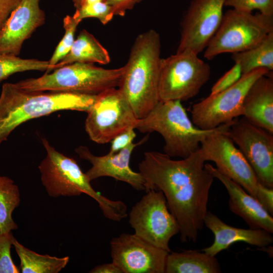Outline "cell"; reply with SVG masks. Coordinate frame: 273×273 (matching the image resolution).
Instances as JSON below:
<instances>
[{"label":"cell","mask_w":273,"mask_h":273,"mask_svg":"<svg viewBox=\"0 0 273 273\" xmlns=\"http://www.w3.org/2000/svg\"><path fill=\"white\" fill-rule=\"evenodd\" d=\"M228 134L263 186L273 189V135L244 117L235 119Z\"/></svg>","instance_id":"13"},{"label":"cell","mask_w":273,"mask_h":273,"mask_svg":"<svg viewBox=\"0 0 273 273\" xmlns=\"http://www.w3.org/2000/svg\"><path fill=\"white\" fill-rule=\"evenodd\" d=\"M188 50L161 58L159 101H187L195 97L208 81L210 66Z\"/></svg>","instance_id":"8"},{"label":"cell","mask_w":273,"mask_h":273,"mask_svg":"<svg viewBox=\"0 0 273 273\" xmlns=\"http://www.w3.org/2000/svg\"><path fill=\"white\" fill-rule=\"evenodd\" d=\"M225 0H192L181 22L176 52L188 50L198 55L218 29Z\"/></svg>","instance_id":"14"},{"label":"cell","mask_w":273,"mask_h":273,"mask_svg":"<svg viewBox=\"0 0 273 273\" xmlns=\"http://www.w3.org/2000/svg\"><path fill=\"white\" fill-rule=\"evenodd\" d=\"M242 75L240 65L236 63L213 85L210 95H214L227 89L236 83Z\"/></svg>","instance_id":"31"},{"label":"cell","mask_w":273,"mask_h":273,"mask_svg":"<svg viewBox=\"0 0 273 273\" xmlns=\"http://www.w3.org/2000/svg\"><path fill=\"white\" fill-rule=\"evenodd\" d=\"M219 263L215 256L204 252L186 250L168 253L166 260L165 273H219Z\"/></svg>","instance_id":"21"},{"label":"cell","mask_w":273,"mask_h":273,"mask_svg":"<svg viewBox=\"0 0 273 273\" xmlns=\"http://www.w3.org/2000/svg\"><path fill=\"white\" fill-rule=\"evenodd\" d=\"M272 31L273 16L229 10L205 48L204 57L211 60L221 54L246 51L259 44Z\"/></svg>","instance_id":"7"},{"label":"cell","mask_w":273,"mask_h":273,"mask_svg":"<svg viewBox=\"0 0 273 273\" xmlns=\"http://www.w3.org/2000/svg\"><path fill=\"white\" fill-rule=\"evenodd\" d=\"M225 6L245 12L257 10L267 16H273V0H225Z\"/></svg>","instance_id":"29"},{"label":"cell","mask_w":273,"mask_h":273,"mask_svg":"<svg viewBox=\"0 0 273 273\" xmlns=\"http://www.w3.org/2000/svg\"><path fill=\"white\" fill-rule=\"evenodd\" d=\"M49 61L22 59L17 56L0 54V82L17 72L30 70L48 71Z\"/></svg>","instance_id":"26"},{"label":"cell","mask_w":273,"mask_h":273,"mask_svg":"<svg viewBox=\"0 0 273 273\" xmlns=\"http://www.w3.org/2000/svg\"><path fill=\"white\" fill-rule=\"evenodd\" d=\"M148 135L136 143H132L119 152L104 156H96L83 146L75 151L81 159L90 163L92 166L85 173L90 181L103 176L113 177L127 183L136 191H145V180L140 172L131 169L130 156L134 149L148 140Z\"/></svg>","instance_id":"16"},{"label":"cell","mask_w":273,"mask_h":273,"mask_svg":"<svg viewBox=\"0 0 273 273\" xmlns=\"http://www.w3.org/2000/svg\"><path fill=\"white\" fill-rule=\"evenodd\" d=\"M14 238L12 232L0 235V273L20 272V269L15 265L11 256Z\"/></svg>","instance_id":"30"},{"label":"cell","mask_w":273,"mask_h":273,"mask_svg":"<svg viewBox=\"0 0 273 273\" xmlns=\"http://www.w3.org/2000/svg\"><path fill=\"white\" fill-rule=\"evenodd\" d=\"M41 141L47 154L38 169L41 183L50 196H76L84 193L97 201L107 218L120 221L127 217L124 202L112 200L96 192L75 160L58 151L46 138Z\"/></svg>","instance_id":"4"},{"label":"cell","mask_w":273,"mask_h":273,"mask_svg":"<svg viewBox=\"0 0 273 273\" xmlns=\"http://www.w3.org/2000/svg\"><path fill=\"white\" fill-rule=\"evenodd\" d=\"M256 199L262 207L271 215H273V189L267 188L259 184Z\"/></svg>","instance_id":"33"},{"label":"cell","mask_w":273,"mask_h":273,"mask_svg":"<svg viewBox=\"0 0 273 273\" xmlns=\"http://www.w3.org/2000/svg\"><path fill=\"white\" fill-rule=\"evenodd\" d=\"M85 121V130L93 142L104 144L118 134L135 128L138 119L129 102L116 87L97 95Z\"/></svg>","instance_id":"9"},{"label":"cell","mask_w":273,"mask_h":273,"mask_svg":"<svg viewBox=\"0 0 273 273\" xmlns=\"http://www.w3.org/2000/svg\"><path fill=\"white\" fill-rule=\"evenodd\" d=\"M20 203L19 188L11 178L0 175V235L17 230L12 213Z\"/></svg>","instance_id":"25"},{"label":"cell","mask_w":273,"mask_h":273,"mask_svg":"<svg viewBox=\"0 0 273 273\" xmlns=\"http://www.w3.org/2000/svg\"><path fill=\"white\" fill-rule=\"evenodd\" d=\"M160 54V35L155 30L150 29L136 37L124 66L117 88L138 119L146 117L159 102Z\"/></svg>","instance_id":"2"},{"label":"cell","mask_w":273,"mask_h":273,"mask_svg":"<svg viewBox=\"0 0 273 273\" xmlns=\"http://www.w3.org/2000/svg\"><path fill=\"white\" fill-rule=\"evenodd\" d=\"M97 96L73 93L29 92L15 83L3 85L0 95V144L22 123L61 110L87 112Z\"/></svg>","instance_id":"3"},{"label":"cell","mask_w":273,"mask_h":273,"mask_svg":"<svg viewBox=\"0 0 273 273\" xmlns=\"http://www.w3.org/2000/svg\"><path fill=\"white\" fill-rule=\"evenodd\" d=\"M228 130L209 135L201 143L199 149L205 161L215 163L220 172L256 199L260 183L242 153L235 147Z\"/></svg>","instance_id":"12"},{"label":"cell","mask_w":273,"mask_h":273,"mask_svg":"<svg viewBox=\"0 0 273 273\" xmlns=\"http://www.w3.org/2000/svg\"><path fill=\"white\" fill-rule=\"evenodd\" d=\"M205 167L226 188L232 212L243 218L250 229H263L272 234V216L256 198L211 164H205Z\"/></svg>","instance_id":"18"},{"label":"cell","mask_w":273,"mask_h":273,"mask_svg":"<svg viewBox=\"0 0 273 273\" xmlns=\"http://www.w3.org/2000/svg\"><path fill=\"white\" fill-rule=\"evenodd\" d=\"M40 0H21L0 29V54L18 56L25 40L46 20Z\"/></svg>","instance_id":"17"},{"label":"cell","mask_w":273,"mask_h":273,"mask_svg":"<svg viewBox=\"0 0 273 273\" xmlns=\"http://www.w3.org/2000/svg\"><path fill=\"white\" fill-rule=\"evenodd\" d=\"M111 7L114 16H123L142 0H105Z\"/></svg>","instance_id":"34"},{"label":"cell","mask_w":273,"mask_h":273,"mask_svg":"<svg viewBox=\"0 0 273 273\" xmlns=\"http://www.w3.org/2000/svg\"><path fill=\"white\" fill-rule=\"evenodd\" d=\"M112 262L122 273H164L168 252L135 234L123 233L110 241Z\"/></svg>","instance_id":"15"},{"label":"cell","mask_w":273,"mask_h":273,"mask_svg":"<svg viewBox=\"0 0 273 273\" xmlns=\"http://www.w3.org/2000/svg\"><path fill=\"white\" fill-rule=\"evenodd\" d=\"M235 63L240 65L242 74L264 68L273 70V31L257 46L246 51L232 54Z\"/></svg>","instance_id":"24"},{"label":"cell","mask_w":273,"mask_h":273,"mask_svg":"<svg viewBox=\"0 0 273 273\" xmlns=\"http://www.w3.org/2000/svg\"><path fill=\"white\" fill-rule=\"evenodd\" d=\"M72 1L73 3L74 6L76 9L78 7V6H79L80 2L82 0H72Z\"/></svg>","instance_id":"38"},{"label":"cell","mask_w":273,"mask_h":273,"mask_svg":"<svg viewBox=\"0 0 273 273\" xmlns=\"http://www.w3.org/2000/svg\"><path fill=\"white\" fill-rule=\"evenodd\" d=\"M199 149L181 160L165 153L146 152L139 164L145 191L163 192L168 208L176 219L183 243L196 242L204 226L210 188L214 178L205 167Z\"/></svg>","instance_id":"1"},{"label":"cell","mask_w":273,"mask_h":273,"mask_svg":"<svg viewBox=\"0 0 273 273\" xmlns=\"http://www.w3.org/2000/svg\"><path fill=\"white\" fill-rule=\"evenodd\" d=\"M269 71L261 68L243 74L231 87L194 104L191 111L194 124L202 129H211L242 116L243 103L248 90L257 79Z\"/></svg>","instance_id":"11"},{"label":"cell","mask_w":273,"mask_h":273,"mask_svg":"<svg viewBox=\"0 0 273 273\" xmlns=\"http://www.w3.org/2000/svg\"><path fill=\"white\" fill-rule=\"evenodd\" d=\"M242 116L273 134L272 71L261 76L251 85L244 99Z\"/></svg>","instance_id":"20"},{"label":"cell","mask_w":273,"mask_h":273,"mask_svg":"<svg viewBox=\"0 0 273 273\" xmlns=\"http://www.w3.org/2000/svg\"><path fill=\"white\" fill-rule=\"evenodd\" d=\"M105 1V0H82L78 7L76 9H78L83 6L88 5L94 4L97 3Z\"/></svg>","instance_id":"37"},{"label":"cell","mask_w":273,"mask_h":273,"mask_svg":"<svg viewBox=\"0 0 273 273\" xmlns=\"http://www.w3.org/2000/svg\"><path fill=\"white\" fill-rule=\"evenodd\" d=\"M111 7L105 2L83 6L77 9L72 16L80 23L87 18H97L103 24L110 22L114 17Z\"/></svg>","instance_id":"28"},{"label":"cell","mask_w":273,"mask_h":273,"mask_svg":"<svg viewBox=\"0 0 273 273\" xmlns=\"http://www.w3.org/2000/svg\"><path fill=\"white\" fill-rule=\"evenodd\" d=\"M128 221L134 234L169 253L170 239L179 233L178 222L170 212L161 191L146 192L132 207Z\"/></svg>","instance_id":"10"},{"label":"cell","mask_w":273,"mask_h":273,"mask_svg":"<svg viewBox=\"0 0 273 273\" xmlns=\"http://www.w3.org/2000/svg\"><path fill=\"white\" fill-rule=\"evenodd\" d=\"M134 128L128 129L118 134L111 141L109 153H117L131 144L136 136Z\"/></svg>","instance_id":"32"},{"label":"cell","mask_w":273,"mask_h":273,"mask_svg":"<svg viewBox=\"0 0 273 273\" xmlns=\"http://www.w3.org/2000/svg\"><path fill=\"white\" fill-rule=\"evenodd\" d=\"M89 272L91 273H122L118 266L112 261L94 267Z\"/></svg>","instance_id":"36"},{"label":"cell","mask_w":273,"mask_h":273,"mask_svg":"<svg viewBox=\"0 0 273 273\" xmlns=\"http://www.w3.org/2000/svg\"><path fill=\"white\" fill-rule=\"evenodd\" d=\"M46 73L38 78L20 80L15 84L29 92H54L97 96L111 88L118 87L124 66L105 69L92 63L75 62Z\"/></svg>","instance_id":"6"},{"label":"cell","mask_w":273,"mask_h":273,"mask_svg":"<svg viewBox=\"0 0 273 273\" xmlns=\"http://www.w3.org/2000/svg\"><path fill=\"white\" fill-rule=\"evenodd\" d=\"M110 61L107 50L93 34L83 29L75 39L68 54L54 66L53 70L75 62L106 65Z\"/></svg>","instance_id":"22"},{"label":"cell","mask_w":273,"mask_h":273,"mask_svg":"<svg viewBox=\"0 0 273 273\" xmlns=\"http://www.w3.org/2000/svg\"><path fill=\"white\" fill-rule=\"evenodd\" d=\"M21 0H0V29Z\"/></svg>","instance_id":"35"},{"label":"cell","mask_w":273,"mask_h":273,"mask_svg":"<svg viewBox=\"0 0 273 273\" xmlns=\"http://www.w3.org/2000/svg\"><path fill=\"white\" fill-rule=\"evenodd\" d=\"M204 224L213 233L214 238L213 243L203 249V251L213 256L239 242L260 248L267 247L273 242L272 234L264 230L233 227L210 211H207Z\"/></svg>","instance_id":"19"},{"label":"cell","mask_w":273,"mask_h":273,"mask_svg":"<svg viewBox=\"0 0 273 273\" xmlns=\"http://www.w3.org/2000/svg\"><path fill=\"white\" fill-rule=\"evenodd\" d=\"M13 245L20 260L22 273H58L69 260L68 256L57 257L38 254L19 243L14 238Z\"/></svg>","instance_id":"23"},{"label":"cell","mask_w":273,"mask_h":273,"mask_svg":"<svg viewBox=\"0 0 273 273\" xmlns=\"http://www.w3.org/2000/svg\"><path fill=\"white\" fill-rule=\"evenodd\" d=\"M232 122L202 129L190 119L181 101H159L146 117L138 119L134 129L142 133L158 132L164 140V153L185 158L198 150L209 135L228 130Z\"/></svg>","instance_id":"5"},{"label":"cell","mask_w":273,"mask_h":273,"mask_svg":"<svg viewBox=\"0 0 273 273\" xmlns=\"http://www.w3.org/2000/svg\"><path fill=\"white\" fill-rule=\"evenodd\" d=\"M79 23L72 16L67 15L64 18L65 34L49 61V67L46 73H49L53 70L54 66L68 54L75 40V33Z\"/></svg>","instance_id":"27"}]
</instances>
